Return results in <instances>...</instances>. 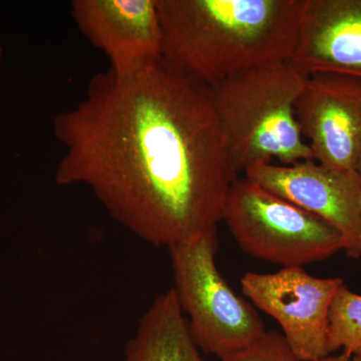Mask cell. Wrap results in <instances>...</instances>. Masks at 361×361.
<instances>
[{
	"instance_id": "cell-13",
	"label": "cell",
	"mask_w": 361,
	"mask_h": 361,
	"mask_svg": "<svg viewBox=\"0 0 361 361\" xmlns=\"http://www.w3.org/2000/svg\"><path fill=\"white\" fill-rule=\"evenodd\" d=\"M220 361H301L283 334L269 330L245 348L220 357Z\"/></svg>"
},
{
	"instance_id": "cell-6",
	"label": "cell",
	"mask_w": 361,
	"mask_h": 361,
	"mask_svg": "<svg viewBox=\"0 0 361 361\" xmlns=\"http://www.w3.org/2000/svg\"><path fill=\"white\" fill-rule=\"evenodd\" d=\"M342 282L341 278L312 276L302 267H288L270 274L247 272L241 286L256 307L279 323L299 360L317 361L330 355L329 310Z\"/></svg>"
},
{
	"instance_id": "cell-16",
	"label": "cell",
	"mask_w": 361,
	"mask_h": 361,
	"mask_svg": "<svg viewBox=\"0 0 361 361\" xmlns=\"http://www.w3.org/2000/svg\"><path fill=\"white\" fill-rule=\"evenodd\" d=\"M357 172L360 173V175L361 176V158H360V164H358Z\"/></svg>"
},
{
	"instance_id": "cell-10",
	"label": "cell",
	"mask_w": 361,
	"mask_h": 361,
	"mask_svg": "<svg viewBox=\"0 0 361 361\" xmlns=\"http://www.w3.org/2000/svg\"><path fill=\"white\" fill-rule=\"evenodd\" d=\"M287 63L304 75L330 73L361 80V0H303Z\"/></svg>"
},
{
	"instance_id": "cell-11",
	"label": "cell",
	"mask_w": 361,
	"mask_h": 361,
	"mask_svg": "<svg viewBox=\"0 0 361 361\" xmlns=\"http://www.w3.org/2000/svg\"><path fill=\"white\" fill-rule=\"evenodd\" d=\"M125 361H205L173 288L157 297L142 316L126 346Z\"/></svg>"
},
{
	"instance_id": "cell-7",
	"label": "cell",
	"mask_w": 361,
	"mask_h": 361,
	"mask_svg": "<svg viewBox=\"0 0 361 361\" xmlns=\"http://www.w3.org/2000/svg\"><path fill=\"white\" fill-rule=\"evenodd\" d=\"M247 179L326 221L341 233L349 257H361V176L314 160L292 165L260 164L245 171Z\"/></svg>"
},
{
	"instance_id": "cell-1",
	"label": "cell",
	"mask_w": 361,
	"mask_h": 361,
	"mask_svg": "<svg viewBox=\"0 0 361 361\" xmlns=\"http://www.w3.org/2000/svg\"><path fill=\"white\" fill-rule=\"evenodd\" d=\"M59 186L89 188L111 218L154 246L217 228L238 179L212 90L163 59L97 73L82 101L54 118Z\"/></svg>"
},
{
	"instance_id": "cell-5",
	"label": "cell",
	"mask_w": 361,
	"mask_h": 361,
	"mask_svg": "<svg viewBox=\"0 0 361 361\" xmlns=\"http://www.w3.org/2000/svg\"><path fill=\"white\" fill-rule=\"evenodd\" d=\"M223 220L246 253L282 268L303 267L344 250L334 226L246 177L230 188Z\"/></svg>"
},
{
	"instance_id": "cell-4",
	"label": "cell",
	"mask_w": 361,
	"mask_h": 361,
	"mask_svg": "<svg viewBox=\"0 0 361 361\" xmlns=\"http://www.w3.org/2000/svg\"><path fill=\"white\" fill-rule=\"evenodd\" d=\"M168 249L173 290L199 349L220 358L267 331L254 306L237 295L218 270L217 228Z\"/></svg>"
},
{
	"instance_id": "cell-8",
	"label": "cell",
	"mask_w": 361,
	"mask_h": 361,
	"mask_svg": "<svg viewBox=\"0 0 361 361\" xmlns=\"http://www.w3.org/2000/svg\"><path fill=\"white\" fill-rule=\"evenodd\" d=\"M299 132L313 160L326 167L357 171L361 158V80L339 73L306 77L295 104Z\"/></svg>"
},
{
	"instance_id": "cell-15",
	"label": "cell",
	"mask_w": 361,
	"mask_h": 361,
	"mask_svg": "<svg viewBox=\"0 0 361 361\" xmlns=\"http://www.w3.org/2000/svg\"><path fill=\"white\" fill-rule=\"evenodd\" d=\"M353 361H361V355L353 356Z\"/></svg>"
},
{
	"instance_id": "cell-17",
	"label": "cell",
	"mask_w": 361,
	"mask_h": 361,
	"mask_svg": "<svg viewBox=\"0 0 361 361\" xmlns=\"http://www.w3.org/2000/svg\"><path fill=\"white\" fill-rule=\"evenodd\" d=\"M2 49L1 47H0V59H1Z\"/></svg>"
},
{
	"instance_id": "cell-14",
	"label": "cell",
	"mask_w": 361,
	"mask_h": 361,
	"mask_svg": "<svg viewBox=\"0 0 361 361\" xmlns=\"http://www.w3.org/2000/svg\"><path fill=\"white\" fill-rule=\"evenodd\" d=\"M353 360V356L348 355V353H342L341 355H330L326 356V357L322 358V360L317 361H351Z\"/></svg>"
},
{
	"instance_id": "cell-12",
	"label": "cell",
	"mask_w": 361,
	"mask_h": 361,
	"mask_svg": "<svg viewBox=\"0 0 361 361\" xmlns=\"http://www.w3.org/2000/svg\"><path fill=\"white\" fill-rule=\"evenodd\" d=\"M327 349L329 355L342 349L350 356L361 355V295L339 285L329 310Z\"/></svg>"
},
{
	"instance_id": "cell-9",
	"label": "cell",
	"mask_w": 361,
	"mask_h": 361,
	"mask_svg": "<svg viewBox=\"0 0 361 361\" xmlns=\"http://www.w3.org/2000/svg\"><path fill=\"white\" fill-rule=\"evenodd\" d=\"M71 14L111 71L129 73L163 56L158 0H73Z\"/></svg>"
},
{
	"instance_id": "cell-3",
	"label": "cell",
	"mask_w": 361,
	"mask_h": 361,
	"mask_svg": "<svg viewBox=\"0 0 361 361\" xmlns=\"http://www.w3.org/2000/svg\"><path fill=\"white\" fill-rule=\"evenodd\" d=\"M306 77L278 63L235 73L211 87L221 137L237 174L274 159L280 165L313 160L295 116Z\"/></svg>"
},
{
	"instance_id": "cell-2",
	"label": "cell",
	"mask_w": 361,
	"mask_h": 361,
	"mask_svg": "<svg viewBox=\"0 0 361 361\" xmlns=\"http://www.w3.org/2000/svg\"><path fill=\"white\" fill-rule=\"evenodd\" d=\"M303 0H158L161 59L213 87L235 73L287 63Z\"/></svg>"
}]
</instances>
